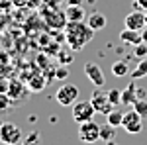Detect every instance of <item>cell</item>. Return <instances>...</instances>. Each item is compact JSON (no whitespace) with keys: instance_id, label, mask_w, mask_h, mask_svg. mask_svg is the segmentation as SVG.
Returning <instances> with one entry per match:
<instances>
[{"instance_id":"cell-1","label":"cell","mask_w":147,"mask_h":145,"mask_svg":"<svg viewBox=\"0 0 147 145\" xmlns=\"http://www.w3.org/2000/svg\"><path fill=\"white\" fill-rule=\"evenodd\" d=\"M63 32H65V43L71 47V51L84 49V45L92 41V37L96 34L86 22H67Z\"/></svg>"},{"instance_id":"cell-2","label":"cell","mask_w":147,"mask_h":145,"mask_svg":"<svg viewBox=\"0 0 147 145\" xmlns=\"http://www.w3.org/2000/svg\"><path fill=\"white\" fill-rule=\"evenodd\" d=\"M24 134L20 129V125H16L14 122H2L0 123V143L4 145H18L22 143Z\"/></svg>"},{"instance_id":"cell-3","label":"cell","mask_w":147,"mask_h":145,"mask_svg":"<svg viewBox=\"0 0 147 145\" xmlns=\"http://www.w3.org/2000/svg\"><path fill=\"white\" fill-rule=\"evenodd\" d=\"M94 114H96V110H94L90 100H77L71 106V116H73V120L77 123L90 122L92 118H94Z\"/></svg>"},{"instance_id":"cell-4","label":"cell","mask_w":147,"mask_h":145,"mask_svg":"<svg viewBox=\"0 0 147 145\" xmlns=\"http://www.w3.org/2000/svg\"><path fill=\"white\" fill-rule=\"evenodd\" d=\"M90 102H92V106H94V110L98 112V114H102V116H108L116 108L110 102V98H108V90H100V86H96V90L92 92Z\"/></svg>"},{"instance_id":"cell-5","label":"cell","mask_w":147,"mask_h":145,"mask_svg":"<svg viewBox=\"0 0 147 145\" xmlns=\"http://www.w3.org/2000/svg\"><path fill=\"white\" fill-rule=\"evenodd\" d=\"M55 100L59 102L61 106H73L75 102L79 100V86H77V84H71V82H65L63 86L57 88Z\"/></svg>"},{"instance_id":"cell-6","label":"cell","mask_w":147,"mask_h":145,"mask_svg":"<svg viewBox=\"0 0 147 145\" xmlns=\"http://www.w3.org/2000/svg\"><path fill=\"white\" fill-rule=\"evenodd\" d=\"M79 139L82 143H96L100 139V125L92 120L79 123Z\"/></svg>"},{"instance_id":"cell-7","label":"cell","mask_w":147,"mask_h":145,"mask_svg":"<svg viewBox=\"0 0 147 145\" xmlns=\"http://www.w3.org/2000/svg\"><path fill=\"white\" fill-rule=\"evenodd\" d=\"M122 127H124L127 134H131V135H136L139 134L141 129H143V118L137 114L134 108L129 112H125L124 114V122H122Z\"/></svg>"},{"instance_id":"cell-8","label":"cell","mask_w":147,"mask_h":145,"mask_svg":"<svg viewBox=\"0 0 147 145\" xmlns=\"http://www.w3.org/2000/svg\"><path fill=\"white\" fill-rule=\"evenodd\" d=\"M43 22L47 28H53V30H65L67 26V14L61 10H43Z\"/></svg>"},{"instance_id":"cell-9","label":"cell","mask_w":147,"mask_h":145,"mask_svg":"<svg viewBox=\"0 0 147 145\" xmlns=\"http://www.w3.org/2000/svg\"><path fill=\"white\" fill-rule=\"evenodd\" d=\"M84 75H86V78L90 80L94 86H104V82H106V77H104V73H102V69L98 67V63H92V61H88L86 65H84Z\"/></svg>"},{"instance_id":"cell-10","label":"cell","mask_w":147,"mask_h":145,"mask_svg":"<svg viewBox=\"0 0 147 145\" xmlns=\"http://www.w3.org/2000/svg\"><path fill=\"white\" fill-rule=\"evenodd\" d=\"M125 28H129V30H137V32H141L143 28H145V10H134L129 12L127 16H125Z\"/></svg>"},{"instance_id":"cell-11","label":"cell","mask_w":147,"mask_h":145,"mask_svg":"<svg viewBox=\"0 0 147 145\" xmlns=\"http://www.w3.org/2000/svg\"><path fill=\"white\" fill-rule=\"evenodd\" d=\"M65 14H67L69 22H84L86 20V10L82 4H69Z\"/></svg>"},{"instance_id":"cell-12","label":"cell","mask_w":147,"mask_h":145,"mask_svg":"<svg viewBox=\"0 0 147 145\" xmlns=\"http://www.w3.org/2000/svg\"><path fill=\"white\" fill-rule=\"evenodd\" d=\"M120 41L124 45H137L143 41V37H141V32H137V30H129V28H125L120 32Z\"/></svg>"},{"instance_id":"cell-13","label":"cell","mask_w":147,"mask_h":145,"mask_svg":"<svg viewBox=\"0 0 147 145\" xmlns=\"http://www.w3.org/2000/svg\"><path fill=\"white\" fill-rule=\"evenodd\" d=\"M86 24L90 26L94 32H100V30L106 28L108 20H106V16H104L102 12H92L90 16H86Z\"/></svg>"},{"instance_id":"cell-14","label":"cell","mask_w":147,"mask_h":145,"mask_svg":"<svg viewBox=\"0 0 147 145\" xmlns=\"http://www.w3.org/2000/svg\"><path fill=\"white\" fill-rule=\"evenodd\" d=\"M137 86L136 82H129L124 90H122V106H134V102L137 100Z\"/></svg>"},{"instance_id":"cell-15","label":"cell","mask_w":147,"mask_h":145,"mask_svg":"<svg viewBox=\"0 0 147 145\" xmlns=\"http://www.w3.org/2000/svg\"><path fill=\"white\" fill-rule=\"evenodd\" d=\"M47 86V78L43 73H37L34 77H30V90L32 92H41Z\"/></svg>"},{"instance_id":"cell-16","label":"cell","mask_w":147,"mask_h":145,"mask_svg":"<svg viewBox=\"0 0 147 145\" xmlns=\"http://www.w3.org/2000/svg\"><path fill=\"white\" fill-rule=\"evenodd\" d=\"M129 73V63H127V59H120V61H114L112 63V75L118 78L125 77Z\"/></svg>"},{"instance_id":"cell-17","label":"cell","mask_w":147,"mask_h":145,"mask_svg":"<svg viewBox=\"0 0 147 145\" xmlns=\"http://www.w3.org/2000/svg\"><path fill=\"white\" fill-rule=\"evenodd\" d=\"M114 139H116V127L108 122L102 123L100 125V141L108 143V141H114Z\"/></svg>"},{"instance_id":"cell-18","label":"cell","mask_w":147,"mask_h":145,"mask_svg":"<svg viewBox=\"0 0 147 145\" xmlns=\"http://www.w3.org/2000/svg\"><path fill=\"white\" fill-rule=\"evenodd\" d=\"M129 77L134 78V80H139V78H145L147 77V57L137 61V67L131 71V75H129Z\"/></svg>"},{"instance_id":"cell-19","label":"cell","mask_w":147,"mask_h":145,"mask_svg":"<svg viewBox=\"0 0 147 145\" xmlns=\"http://www.w3.org/2000/svg\"><path fill=\"white\" fill-rule=\"evenodd\" d=\"M22 92H24L22 82L10 80V84H8V96H10L12 100H20V98H22Z\"/></svg>"},{"instance_id":"cell-20","label":"cell","mask_w":147,"mask_h":145,"mask_svg":"<svg viewBox=\"0 0 147 145\" xmlns=\"http://www.w3.org/2000/svg\"><path fill=\"white\" fill-rule=\"evenodd\" d=\"M106 122L112 123L114 127H118V125H122V122H124V112L118 110V108H114L108 116H106Z\"/></svg>"},{"instance_id":"cell-21","label":"cell","mask_w":147,"mask_h":145,"mask_svg":"<svg viewBox=\"0 0 147 145\" xmlns=\"http://www.w3.org/2000/svg\"><path fill=\"white\" fill-rule=\"evenodd\" d=\"M39 141H41V134L39 132H30L22 139V145H39Z\"/></svg>"},{"instance_id":"cell-22","label":"cell","mask_w":147,"mask_h":145,"mask_svg":"<svg viewBox=\"0 0 147 145\" xmlns=\"http://www.w3.org/2000/svg\"><path fill=\"white\" fill-rule=\"evenodd\" d=\"M134 110L141 116V118H147V100L145 98H137L134 102Z\"/></svg>"},{"instance_id":"cell-23","label":"cell","mask_w":147,"mask_h":145,"mask_svg":"<svg viewBox=\"0 0 147 145\" xmlns=\"http://www.w3.org/2000/svg\"><path fill=\"white\" fill-rule=\"evenodd\" d=\"M134 57L136 59H145L147 57V41H141V43L134 45Z\"/></svg>"},{"instance_id":"cell-24","label":"cell","mask_w":147,"mask_h":145,"mask_svg":"<svg viewBox=\"0 0 147 145\" xmlns=\"http://www.w3.org/2000/svg\"><path fill=\"white\" fill-rule=\"evenodd\" d=\"M108 98H110V102H112L114 106H122V90L110 88L108 90Z\"/></svg>"},{"instance_id":"cell-25","label":"cell","mask_w":147,"mask_h":145,"mask_svg":"<svg viewBox=\"0 0 147 145\" xmlns=\"http://www.w3.org/2000/svg\"><path fill=\"white\" fill-rule=\"evenodd\" d=\"M67 77H69L67 65H59V67H55V78L57 80H67Z\"/></svg>"},{"instance_id":"cell-26","label":"cell","mask_w":147,"mask_h":145,"mask_svg":"<svg viewBox=\"0 0 147 145\" xmlns=\"http://www.w3.org/2000/svg\"><path fill=\"white\" fill-rule=\"evenodd\" d=\"M10 96H8V92H0V112L2 110H8V106H10Z\"/></svg>"},{"instance_id":"cell-27","label":"cell","mask_w":147,"mask_h":145,"mask_svg":"<svg viewBox=\"0 0 147 145\" xmlns=\"http://www.w3.org/2000/svg\"><path fill=\"white\" fill-rule=\"evenodd\" d=\"M37 65H39V69H49L51 65H49V59H47V53H41V55L37 57Z\"/></svg>"},{"instance_id":"cell-28","label":"cell","mask_w":147,"mask_h":145,"mask_svg":"<svg viewBox=\"0 0 147 145\" xmlns=\"http://www.w3.org/2000/svg\"><path fill=\"white\" fill-rule=\"evenodd\" d=\"M59 59H61V61H59V63H61V65H69V63H71V61H73V55H71V53H65V51H59Z\"/></svg>"},{"instance_id":"cell-29","label":"cell","mask_w":147,"mask_h":145,"mask_svg":"<svg viewBox=\"0 0 147 145\" xmlns=\"http://www.w3.org/2000/svg\"><path fill=\"white\" fill-rule=\"evenodd\" d=\"M134 10H145L147 12V0H134Z\"/></svg>"},{"instance_id":"cell-30","label":"cell","mask_w":147,"mask_h":145,"mask_svg":"<svg viewBox=\"0 0 147 145\" xmlns=\"http://www.w3.org/2000/svg\"><path fill=\"white\" fill-rule=\"evenodd\" d=\"M51 43V37H49V35H39V45H41V47H47V45Z\"/></svg>"},{"instance_id":"cell-31","label":"cell","mask_w":147,"mask_h":145,"mask_svg":"<svg viewBox=\"0 0 147 145\" xmlns=\"http://www.w3.org/2000/svg\"><path fill=\"white\" fill-rule=\"evenodd\" d=\"M41 2H43V0H28L30 6H41Z\"/></svg>"},{"instance_id":"cell-32","label":"cell","mask_w":147,"mask_h":145,"mask_svg":"<svg viewBox=\"0 0 147 145\" xmlns=\"http://www.w3.org/2000/svg\"><path fill=\"white\" fill-rule=\"evenodd\" d=\"M10 84V82H8ZM8 84L6 82H0V92H8Z\"/></svg>"},{"instance_id":"cell-33","label":"cell","mask_w":147,"mask_h":145,"mask_svg":"<svg viewBox=\"0 0 147 145\" xmlns=\"http://www.w3.org/2000/svg\"><path fill=\"white\" fill-rule=\"evenodd\" d=\"M141 37H143V41H147V26L141 30Z\"/></svg>"},{"instance_id":"cell-34","label":"cell","mask_w":147,"mask_h":145,"mask_svg":"<svg viewBox=\"0 0 147 145\" xmlns=\"http://www.w3.org/2000/svg\"><path fill=\"white\" fill-rule=\"evenodd\" d=\"M69 4H82V0H67Z\"/></svg>"},{"instance_id":"cell-35","label":"cell","mask_w":147,"mask_h":145,"mask_svg":"<svg viewBox=\"0 0 147 145\" xmlns=\"http://www.w3.org/2000/svg\"><path fill=\"white\" fill-rule=\"evenodd\" d=\"M106 145H118V143H114V141H108V143H106Z\"/></svg>"},{"instance_id":"cell-36","label":"cell","mask_w":147,"mask_h":145,"mask_svg":"<svg viewBox=\"0 0 147 145\" xmlns=\"http://www.w3.org/2000/svg\"><path fill=\"white\" fill-rule=\"evenodd\" d=\"M145 26H147V12H145Z\"/></svg>"},{"instance_id":"cell-37","label":"cell","mask_w":147,"mask_h":145,"mask_svg":"<svg viewBox=\"0 0 147 145\" xmlns=\"http://www.w3.org/2000/svg\"><path fill=\"white\" fill-rule=\"evenodd\" d=\"M57 2H61V0H57Z\"/></svg>"}]
</instances>
